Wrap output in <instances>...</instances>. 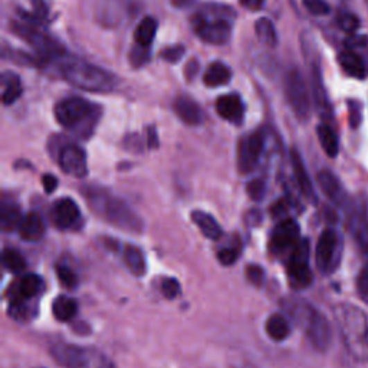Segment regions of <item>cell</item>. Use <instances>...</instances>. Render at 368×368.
Listing matches in <instances>:
<instances>
[{"label":"cell","mask_w":368,"mask_h":368,"mask_svg":"<svg viewBox=\"0 0 368 368\" xmlns=\"http://www.w3.org/2000/svg\"><path fill=\"white\" fill-rule=\"evenodd\" d=\"M85 198L89 207L109 225L125 231H132V234L143 231L144 223L141 218L124 200L95 187H91L85 193Z\"/></svg>","instance_id":"obj_1"},{"label":"cell","mask_w":368,"mask_h":368,"mask_svg":"<svg viewBox=\"0 0 368 368\" xmlns=\"http://www.w3.org/2000/svg\"><path fill=\"white\" fill-rule=\"evenodd\" d=\"M282 308L286 314L292 318V321L299 325L311 345L318 351L328 350L331 345L333 334L326 318L315 309L311 304L298 299V298H286L282 301Z\"/></svg>","instance_id":"obj_2"},{"label":"cell","mask_w":368,"mask_h":368,"mask_svg":"<svg viewBox=\"0 0 368 368\" xmlns=\"http://www.w3.org/2000/svg\"><path fill=\"white\" fill-rule=\"evenodd\" d=\"M60 69L67 82L88 92H109L117 87V78L112 73L78 58L67 56L61 61Z\"/></svg>","instance_id":"obj_3"},{"label":"cell","mask_w":368,"mask_h":368,"mask_svg":"<svg viewBox=\"0 0 368 368\" xmlns=\"http://www.w3.org/2000/svg\"><path fill=\"white\" fill-rule=\"evenodd\" d=\"M335 319L344 342L356 358H368V319L354 305L341 304L335 306Z\"/></svg>","instance_id":"obj_4"},{"label":"cell","mask_w":368,"mask_h":368,"mask_svg":"<svg viewBox=\"0 0 368 368\" xmlns=\"http://www.w3.org/2000/svg\"><path fill=\"white\" fill-rule=\"evenodd\" d=\"M101 117V108L87 100L67 98L56 104L55 119L67 130H72L82 139H88Z\"/></svg>","instance_id":"obj_5"},{"label":"cell","mask_w":368,"mask_h":368,"mask_svg":"<svg viewBox=\"0 0 368 368\" xmlns=\"http://www.w3.org/2000/svg\"><path fill=\"white\" fill-rule=\"evenodd\" d=\"M235 12L226 5H209L191 19L193 29L202 41L210 45H225L231 36V19Z\"/></svg>","instance_id":"obj_6"},{"label":"cell","mask_w":368,"mask_h":368,"mask_svg":"<svg viewBox=\"0 0 368 368\" xmlns=\"http://www.w3.org/2000/svg\"><path fill=\"white\" fill-rule=\"evenodd\" d=\"M51 356L65 368H117L105 354L92 347L58 342L51 347Z\"/></svg>","instance_id":"obj_7"},{"label":"cell","mask_w":368,"mask_h":368,"mask_svg":"<svg viewBox=\"0 0 368 368\" xmlns=\"http://www.w3.org/2000/svg\"><path fill=\"white\" fill-rule=\"evenodd\" d=\"M341 238L334 229H325L315 247V262L319 272L324 275L333 274L341 262Z\"/></svg>","instance_id":"obj_8"},{"label":"cell","mask_w":368,"mask_h":368,"mask_svg":"<svg viewBox=\"0 0 368 368\" xmlns=\"http://www.w3.org/2000/svg\"><path fill=\"white\" fill-rule=\"evenodd\" d=\"M285 95L286 100L299 120H306L311 112V96L298 69H290L285 76Z\"/></svg>","instance_id":"obj_9"},{"label":"cell","mask_w":368,"mask_h":368,"mask_svg":"<svg viewBox=\"0 0 368 368\" xmlns=\"http://www.w3.org/2000/svg\"><path fill=\"white\" fill-rule=\"evenodd\" d=\"M288 278L290 285L297 289H304L311 285L313 272L309 268V242L302 239L288 258Z\"/></svg>","instance_id":"obj_10"},{"label":"cell","mask_w":368,"mask_h":368,"mask_svg":"<svg viewBox=\"0 0 368 368\" xmlns=\"http://www.w3.org/2000/svg\"><path fill=\"white\" fill-rule=\"evenodd\" d=\"M12 30L17 36L24 37L40 55H44L46 58H61L64 55V48L61 46V44L40 29L22 24H13Z\"/></svg>","instance_id":"obj_11"},{"label":"cell","mask_w":368,"mask_h":368,"mask_svg":"<svg viewBox=\"0 0 368 368\" xmlns=\"http://www.w3.org/2000/svg\"><path fill=\"white\" fill-rule=\"evenodd\" d=\"M301 229L297 220L294 219H283L279 222L275 229L270 234L269 239V250L274 255H283L290 254L295 249V246L301 242L299 239Z\"/></svg>","instance_id":"obj_12"},{"label":"cell","mask_w":368,"mask_h":368,"mask_svg":"<svg viewBox=\"0 0 368 368\" xmlns=\"http://www.w3.org/2000/svg\"><path fill=\"white\" fill-rule=\"evenodd\" d=\"M263 147L265 139L261 132H252L240 140L238 147V168L242 174H247L256 167Z\"/></svg>","instance_id":"obj_13"},{"label":"cell","mask_w":368,"mask_h":368,"mask_svg":"<svg viewBox=\"0 0 368 368\" xmlns=\"http://www.w3.org/2000/svg\"><path fill=\"white\" fill-rule=\"evenodd\" d=\"M58 161L64 173L69 174L76 179H84L88 174V161H87V152L84 148L75 144L65 146L58 156Z\"/></svg>","instance_id":"obj_14"},{"label":"cell","mask_w":368,"mask_h":368,"mask_svg":"<svg viewBox=\"0 0 368 368\" xmlns=\"http://www.w3.org/2000/svg\"><path fill=\"white\" fill-rule=\"evenodd\" d=\"M51 219L58 229L68 230L80 222L81 211L78 204L72 199L62 198L53 203L51 210Z\"/></svg>","instance_id":"obj_15"},{"label":"cell","mask_w":368,"mask_h":368,"mask_svg":"<svg viewBox=\"0 0 368 368\" xmlns=\"http://www.w3.org/2000/svg\"><path fill=\"white\" fill-rule=\"evenodd\" d=\"M45 282L41 277L28 274L19 278L10 286V299L9 302H30L44 290Z\"/></svg>","instance_id":"obj_16"},{"label":"cell","mask_w":368,"mask_h":368,"mask_svg":"<svg viewBox=\"0 0 368 368\" xmlns=\"http://www.w3.org/2000/svg\"><path fill=\"white\" fill-rule=\"evenodd\" d=\"M216 111L223 120L240 124L245 115V104L238 94H226L218 98Z\"/></svg>","instance_id":"obj_17"},{"label":"cell","mask_w":368,"mask_h":368,"mask_svg":"<svg viewBox=\"0 0 368 368\" xmlns=\"http://www.w3.org/2000/svg\"><path fill=\"white\" fill-rule=\"evenodd\" d=\"M290 163H292L294 176L297 179V183H298L301 193L305 196L306 200H309L311 203H317V193L314 190L313 182H311V179H309V174L305 168L301 154L295 148L290 151Z\"/></svg>","instance_id":"obj_18"},{"label":"cell","mask_w":368,"mask_h":368,"mask_svg":"<svg viewBox=\"0 0 368 368\" xmlns=\"http://www.w3.org/2000/svg\"><path fill=\"white\" fill-rule=\"evenodd\" d=\"M338 61L344 72H347L353 78L362 80L368 75V65L361 53H358L356 49L348 48L342 51L338 56Z\"/></svg>","instance_id":"obj_19"},{"label":"cell","mask_w":368,"mask_h":368,"mask_svg":"<svg viewBox=\"0 0 368 368\" xmlns=\"http://www.w3.org/2000/svg\"><path fill=\"white\" fill-rule=\"evenodd\" d=\"M350 231L353 234L357 245L364 254L368 256V219L365 216V211L361 207H354L350 210Z\"/></svg>","instance_id":"obj_20"},{"label":"cell","mask_w":368,"mask_h":368,"mask_svg":"<svg viewBox=\"0 0 368 368\" xmlns=\"http://www.w3.org/2000/svg\"><path fill=\"white\" fill-rule=\"evenodd\" d=\"M19 236L26 242H37L45 235V223L41 215L35 211H29L24 216L21 225L17 227Z\"/></svg>","instance_id":"obj_21"},{"label":"cell","mask_w":368,"mask_h":368,"mask_svg":"<svg viewBox=\"0 0 368 368\" xmlns=\"http://www.w3.org/2000/svg\"><path fill=\"white\" fill-rule=\"evenodd\" d=\"M174 112L187 125H200L203 123V112L196 101L187 96H180L174 103Z\"/></svg>","instance_id":"obj_22"},{"label":"cell","mask_w":368,"mask_h":368,"mask_svg":"<svg viewBox=\"0 0 368 368\" xmlns=\"http://www.w3.org/2000/svg\"><path fill=\"white\" fill-rule=\"evenodd\" d=\"M191 220L200 229L204 238L211 240H219L223 236V230L220 225L216 222L215 218L209 215V213L202 210L191 211Z\"/></svg>","instance_id":"obj_23"},{"label":"cell","mask_w":368,"mask_h":368,"mask_svg":"<svg viewBox=\"0 0 368 368\" xmlns=\"http://www.w3.org/2000/svg\"><path fill=\"white\" fill-rule=\"evenodd\" d=\"M317 180H318L321 190L325 193V196H328L329 199L337 203H341L344 200V191L335 174H333L328 170H324L318 173Z\"/></svg>","instance_id":"obj_24"},{"label":"cell","mask_w":368,"mask_h":368,"mask_svg":"<svg viewBox=\"0 0 368 368\" xmlns=\"http://www.w3.org/2000/svg\"><path fill=\"white\" fill-rule=\"evenodd\" d=\"M157 29H159V22L156 21V19L150 17V16L144 17L134 32L135 45L143 46V48H150L154 42V37H156L157 35Z\"/></svg>","instance_id":"obj_25"},{"label":"cell","mask_w":368,"mask_h":368,"mask_svg":"<svg viewBox=\"0 0 368 368\" xmlns=\"http://www.w3.org/2000/svg\"><path fill=\"white\" fill-rule=\"evenodd\" d=\"M52 313L58 321L68 322L73 319L75 315L78 314V304H76V301L69 297L60 295L53 299Z\"/></svg>","instance_id":"obj_26"},{"label":"cell","mask_w":368,"mask_h":368,"mask_svg":"<svg viewBox=\"0 0 368 368\" xmlns=\"http://www.w3.org/2000/svg\"><path fill=\"white\" fill-rule=\"evenodd\" d=\"M22 219V211L17 204L10 202H2V207H0V226H2L3 231L17 230Z\"/></svg>","instance_id":"obj_27"},{"label":"cell","mask_w":368,"mask_h":368,"mask_svg":"<svg viewBox=\"0 0 368 368\" xmlns=\"http://www.w3.org/2000/svg\"><path fill=\"white\" fill-rule=\"evenodd\" d=\"M265 329H266L268 337L277 342L286 340L290 334L289 321L281 314L270 315L265 324Z\"/></svg>","instance_id":"obj_28"},{"label":"cell","mask_w":368,"mask_h":368,"mask_svg":"<svg viewBox=\"0 0 368 368\" xmlns=\"http://www.w3.org/2000/svg\"><path fill=\"white\" fill-rule=\"evenodd\" d=\"M124 261H125L127 268L130 269L131 274H134L135 277H144L146 275L147 262H146V256H144L141 249H139L137 246H132V245L125 246Z\"/></svg>","instance_id":"obj_29"},{"label":"cell","mask_w":368,"mask_h":368,"mask_svg":"<svg viewBox=\"0 0 368 368\" xmlns=\"http://www.w3.org/2000/svg\"><path fill=\"white\" fill-rule=\"evenodd\" d=\"M230 78H231L230 69L225 64L213 62L203 75V82L210 88H216L226 85L230 81Z\"/></svg>","instance_id":"obj_30"},{"label":"cell","mask_w":368,"mask_h":368,"mask_svg":"<svg viewBox=\"0 0 368 368\" xmlns=\"http://www.w3.org/2000/svg\"><path fill=\"white\" fill-rule=\"evenodd\" d=\"M317 135H318V140H319L321 147L325 151L326 156L331 157V159H335L338 156V151H340V143H338V137H337L335 131L328 124H321L317 128Z\"/></svg>","instance_id":"obj_31"},{"label":"cell","mask_w":368,"mask_h":368,"mask_svg":"<svg viewBox=\"0 0 368 368\" xmlns=\"http://www.w3.org/2000/svg\"><path fill=\"white\" fill-rule=\"evenodd\" d=\"M2 84L5 87L3 94H2L3 104L10 105V104L16 103L19 100V96H21L24 92L19 76L13 72H5L2 75Z\"/></svg>","instance_id":"obj_32"},{"label":"cell","mask_w":368,"mask_h":368,"mask_svg":"<svg viewBox=\"0 0 368 368\" xmlns=\"http://www.w3.org/2000/svg\"><path fill=\"white\" fill-rule=\"evenodd\" d=\"M313 95H314L317 108L319 109V114L322 115V117L331 115V109H329V103L326 98V92H325L318 68L313 69Z\"/></svg>","instance_id":"obj_33"},{"label":"cell","mask_w":368,"mask_h":368,"mask_svg":"<svg viewBox=\"0 0 368 368\" xmlns=\"http://www.w3.org/2000/svg\"><path fill=\"white\" fill-rule=\"evenodd\" d=\"M255 33L258 36V40L266 45L274 48L278 44V35H277V29L272 24V21L268 17H261L255 22Z\"/></svg>","instance_id":"obj_34"},{"label":"cell","mask_w":368,"mask_h":368,"mask_svg":"<svg viewBox=\"0 0 368 368\" xmlns=\"http://www.w3.org/2000/svg\"><path fill=\"white\" fill-rule=\"evenodd\" d=\"M2 262L3 266L12 274H22L26 269V259L22 256V254L16 249L6 247L2 254Z\"/></svg>","instance_id":"obj_35"},{"label":"cell","mask_w":368,"mask_h":368,"mask_svg":"<svg viewBox=\"0 0 368 368\" xmlns=\"http://www.w3.org/2000/svg\"><path fill=\"white\" fill-rule=\"evenodd\" d=\"M338 25L347 33H356L360 28V19L350 12H344L338 16Z\"/></svg>","instance_id":"obj_36"},{"label":"cell","mask_w":368,"mask_h":368,"mask_svg":"<svg viewBox=\"0 0 368 368\" xmlns=\"http://www.w3.org/2000/svg\"><path fill=\"white\" fill-rule=\"evenodd\" d=\"M150 48H143V46H139L135 45L132 49H131V53H130V62L134 68H140L143 67L144 64H147L150 61L151 58V53L148 52Z\"/></svg>","instance_id":"obj_37"},{"label":"cell","mask_w":368,"mask_h":368,"mask_svg":"<svg viewBox=\"0 0 368 368\" xmlns=\"http://www.w3.org/2000/svg\"><path fill=\"white\" fill-rule=\"evenodd\" d=\"M302 5L309 13L315 16H325L331 12L326 0H302Z\"/></svg>","instance_id":"obj_38"},{"label":"cell","mask_w":368,"mask_h":368,"mask_svg":"<svg viewBox=\"0 0 368 368\" xmlns=\"http://www.w3.org/2000/svg\"><path fill=\"white\" fill-rule=\"evenodd\" d=\"M240 255V246L236 245V246H229V247H223L219 250V254H218V259L222 265L225 266H230V265H234L238 258Z\"/></svg>","instance_id":"obj_39"},{"label":"cell","mask_w":368,"mask_h":368,"mask_svg":"<svg viewBox=\"0 0 368 368\" xmlns=\"http://www.w3.org/2000/svg\"><path fill=\"white\" fill-rule=\"evenodd\" d=\"M56 274H58V278H60L61 283L65 285L67 288H75L76 285H78V277L75 275L73 270L68 266H64V265H58L56 266Z\"/></svg>","instance_id":"obj_40"},{"label":"cell","mask_w":368,"mask_h":368,"mask_svg":"<svg viewBox=\"0 0 368 368\" xmlns=\"http://www.w3.org/2000/svg\"><path fill=\"white\" fill-rule=\"evenodd\" d=\"M247 196L254 202H261L266 195V186L262 180H252L246 186Z\"/></svg>","instance_id":"obj_41"},{"label":"cell","mask_w":368,"mask_h":368,"mask_svg":"<svg viewBox=\"0 0 368 368\" xmlns=\"http://www.w3.org/2000/svg\"><path fill=\"white\" fill-rule=\"evenodd\" d=\"M180 290H182V286L177 279L164 278L161 281V292L167 299H174L176 297H179Z\"/></svg>","instance_id":"obj_42"},{"label":"cell","mask_w":368,"mask_h":368,"mask_svg":"<svg viewBox=\"0 0 368 368\" xmlns=\"http://www.w3.org/2000/svg\"><path fill=\"white\" fill-rule=\"evenodd\" d=\"M357 294L368 305V263L362 268L357 278Z\"/></svg>","instance_id":"obj_43"},{"label":"cell","mask_w":368,"mask_h":368,"mask_svg":"<svg viewBox=\"0 0 368 368\" xmlns=\"http://www.w3.org/2000/svg\"><path fill=\"white\" fill-rule=\"evenodd\" d=\"M184 48L180 46V45H176V46H170L167 49H164L161 52V56H163V60L167 61V62H171V64H176L179 62L183 55H184Z\"/></svg>","instance_id":"obj_44"},{"label":"cell","mask_w":368,"mask_h":368,"mask_svg":"<svg viewBox=\"0 0 368 368\" xmlns=\"http://www.w3.org/2000/svg\"><path fill=\"white\" fill-rule=\"evenodd\" d=\"M246 277L249 282H252L256 286H261L265 278V270L258 265H249L246 269Z\"/></svg>","instance_id":"obj_45"},{"label":"cell","mask_w":368,"mask_h":368,"mask_svg":"<svg viewBox=\"0 0 368 368\" xmlns=\"http://www.w3.org/2000/svg\"><path fill=\"white\" fill-rule=\"evenodd\" d=\"M361 120V111H360V104L357 101L350 103V124L356 128L360 124Z\"/></svg>","instance_id":"obj_46"},{"label":"cell","mask_w":368,"mask_h":368,"mask_svg":"<svg viewBox=\"0 0 368 368\" xmlns=\"http://www.w3.org/2000/svg\"><path fill=\"white\" fill-rule=\"evenodd\" d=\"M159 135H157V131H156V127H148L147 128V146L150 148H159Z\"/></svg>","instance_id":"obj_47"},{"label":"cell","mask_w":368,"mask_h":368,"mask_svg":"<svg viewBox=\"0 0 368 368\" xmlns=\"http://www.w3.org/2000/svg\"><path fill=\"white\" fill-rule=\"evenodd\" d=\"M42 186L46 193H52L58 187V180L53 174H45L42 177Z\"/></svg>","instance_id":"obj_48"},{"label":"cell","mask_w":368,"mask_h":368,"mask_svg":"<svg viewBox=\"0 0 368 368\" xmlns=\"http://www.w3.org/2000/svg\"><path fill=\"white\" fill-rule=\"evenodd\" d=\"M240 5L243 8H246L247 10H261L263 8V3H265V0H239Z\"/></svg>","instance_id":"obj_49"},{"label":"cell","mask_w":368,"mask_h":368,"mask_svg":"<svg viewBox=\"0 0 368 368\" xmlns=\"http://www.w3.org/2000/svg\"><path fill=\"white\" fill-rule=\"evenodd\" d=\"M286 210H288V207H286V204H285L283 200H279L275 206H272V209H270V211H272V216L274 218H281L282 215H285Z\"/></svg>","instance_id":"obj_50"},{"label":"cell","mask_w":368,"mask_h":368,"mask_svg":"<svg viewBox=\"0 0 368 368\" xmlns=\"http://www.w3.org/2000/svg\"><path fill=\"white\" fill-rule=\"evenodd\" d=\"M193 2H195V0H171V3L176 8H186L191 5Z\"/></svg>","instance_id":"obj_51"}]
</instances>
